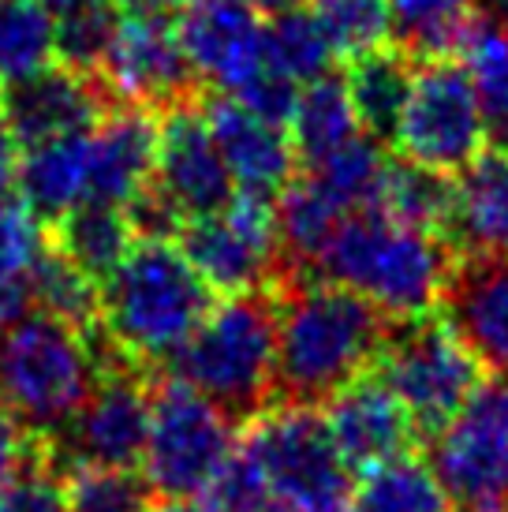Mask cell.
Segmentation results:
<instances>
[{"instance_id": "cell-39", "label": "cell", "mask_w": 508, "mask_h": 512, "mask_svg": "<svg viewBox=\"0 0 508 512\" xmlns=\"http://www.w3.org/2000/svg\"><path fill=\"white\" fill-rule=\"evenodd\" d=\"M127 225L135 232V243H172L180 240L187 217L172 206V199L150 180L135 199L124 206Z\"/></svg>"}, {"instance_id": "cell-48", "label": "cell", "mask_w": 508, "mask_h": 512, "mask_svg": "<svg viewBox=\"0 0 508 512\" xmlns=\"http://www.w3.org/2000/svg\"><path fill=\"white\" fill-rule=\"evenodd\" d=\"M266 512H296V509H284V505H277V501H273V505H269Z\"/></svg>"}, {"instance_id": "cell-3", "label": "cell", "mask_w": 508, "mask_h": 512, "mask_svg": "<svg viewBox=\"0 0 508 512\" xmlns=\"http://www.w3.org/2000/svg\"><path fill=\"white\" fill-rule=\"evenodd\" d=\"M213 307V288L176 243H135L101 285V333L150 370L169 363Z\"/></svg>"}, {"instance_id": "cell-2", "label": "cell", "mask_w": 508, "mask_h": 512, "mask_svg": "<svg viewBox=\"0 0 508 512\" xmlns=\"http://www.w3.org/2000/svg\"><path fill=\"white\" fill-rule=\"evenodd\" d=\"M456 266L438 232L400 225L378 210H355L337 225L314 262V281L352 288L389 322L423 318L441 299Z\"/></svg>"}, {"instance_id": "cell-1", "label": "cell", "mask_w": 508, "mask_h": 512, "mask_svg": "<svg viewBox=\"0 0 508 512\" xmlns=\"http://www.w3.org/2000/svg\"><path fill=\"white\" fill-rule=\"evenodd\" d=\"M277 292V378L273 404L325 408L340 389L374 370L389 318L352 288L284 277Z\"/></svg>"}, {"instance_id": "cell-32", "label": "cell", "mask_w": 508, "mask_h": 512, "mask_svg": "<svg viewBox=\"0 0 508 512\" xmlns=\"http://www.w3.org/2000/svg\"><path fill=\"white\" fill-rule=\"evenodd\" d=\"M57 60V19L38 0H0V86L45 72Z\"/></svg>"}, {"instance_id": "cell-45", "label": "cell", "mask_w": 508, "mask_h": 512, "mask_svg": "<svg viewBox=\"0 0 508 512\" xmlns=\"http://www.w3.org/2000/svg\"><path fill=\"white\" fill-rule=\"evenodd\" d=\"M475 12L486 15V19H494L497 27L508 30V0H475Z\"/></svg>"}, {"instance_id": "cell-46", "label": "cell", "mask_w": 508, "mask_h": 512, "mask_svg": "<svg viewBox=\"0 0 508 512\" xmlns=\"http://www.w3.org/2000/svg\"><path fill=\"white\" fill-rule=\"evenodd\" d=\"M154 512H210V509L195 498H169L161 501V505H154Z\"/></svg>"}, {"instance_id": "cell-29", "label": "cell", "mask_w": 508, "mask_h": 512, "mask_svg": "<svg viewBox=\"0 0 508 512\" xmlns=\"http://www.w3.org/2000/svg\"><path fill=\"white\" fill-rule=\"evenodd\" d=\"M333 60L337 53L325 38L314 8H288L266 23V68L292 86H307L329 75Z\"/></svg>"}, {"instance_id": "cell-20", "label": "cell", "mask_w": 508, "mask_h": 512, "mask_svg": "<svg viewBox=\"0 0 508 512\" xmlns=\"http://www.w3.org/2000/svg\"><path fill=\"white\" fill-rule=\"evenodd\" d=\"M445 243L456 258H508V150H482L456 172Z\"/></svg>"}, {"instance_id": "cell-17", "label": "cell", "mask_w": 508, "mask_h": 512, "mask_svg": "<svg viewBox=\"0 0 508 512\" xmlns=\"http://www.w3.org/2000/svg\"><path fill=\"white\" fill-rule=\"evenodd\" d=\"M325 423L352 471H367L411 456L415 441H423L408 408L374 370L348 382L325 404Z\"/></svg>"}, {"instance_id": "cell-22", "label": "cell", "mask_w": 508, "mask_h": 512, "mask_svg": "<svg viewBox=\"0 0 508 512\" xmlns=\"http://www.w3.org/2000/svg\"><path fill=\"white\" fill-rule=\"evenodd\" d=\"M19 199L27 202L38 221L57 225L90 195V131L64 135L23 150L15 169Z\"/></svg>"}, {"instance_id": "cell-11", "label": "cell", "mask_w": 508, "mask_h": 512, "mask_svg": "<svg viewBox=\"0 0 508 512\" xmlns=\"http://www.w3.org/2000/svg\"><path fill=\"white\" fill-rule=\"evenodd\" d=\"M154 415V382L146 367L120 359L101 370L98 389L64 434L45 445V464L57 471L75 468H135L142 464Z\"/></svg>"}, {"instance_id": "cell-49", "label": "cell", "mask_w": 508, "mask_h": 512, "mask_svg": "<svg viewBox=\"0 0 508 512\" xmlns=\"http://www.w3.org/2000/svg\"><path fill=\"white\" fill-rule=\"evenodd\" d=\"M176 4H187V0H176Z\"/></svg>"}, {"instance_id": "cell-31", "label": "cell", "mask_w": 508, "mask_h": 512, "mask_svg": "<svg viewBox=\"0 0 508 512\" xmlns=\"http://www.w3.org/2000/svg\"><path fill=\"white\" fill-rule=\"evenodd\" d=\"M385 161H389L385 146L363 131V135H355L348 146H340L337 154H329L325 161H318V165H307L303 176H307L337 210L355 214V210H370V206H374Z\"/></svg>"}, {"instance_id": "cell-24", "label": "cell", "mask_w": 508, "mask_h": 512, "mask_svg": "<svg viewBox=\"0 0 508 512\" xmlns=\"http://www.w3.org/2000/svg\"><path fill=\"white\" fill-rule=\"evenodd\" d=\"M53 247L101 288L131 255L135 232L127 225L124 206L79 202L53 225Z\"/></svg>"}, {"instance_id": "cell-4", "label": "cell", "mask_w": 508, "mask_h": 512, "mask_svg": "<svg viewBox=\"0 0 508 512\" xmlns=\"http://www.w3.org/2000/svg\"><path fill=\"white\" fill-rule=\"evenodd\" d=\"M169 374L217 404L232 423H251L273 408L277 292L258 288L221 299L169 359Z\"/></svg>"}, {"instance_id": "cell-19", "label": "cell", "mask_w": 508, "mask_h": 512, "mask_svg": "<svg viewBox=\"0 0 508 512\" xmlns=\"http://www.w3.org/2000/svg\"><path fill=\"white\" fill-rule=\"evenodd\" d=\"M441 303L482 367L508 378V258H456Z\"/></svg>"}, {"instance_id": "cell-7", "label": "cell", "mask_w": 508, "mask_h": 512, "mask_svg": "<svg viewBox=\"0 0 508 512\" xmlns=\"http://www.w3.org/2000/svg\"><path fill=\"white\" fill-rule=\"evenodd\" d=\"M243 449L284 509L337 512L352 494V468L344 464L318 408L273 404L251 419Z\"/></svg>"}, {"instance_id": "cell-38", "label": "cell", "mask_w": 508, "mask_h": 512, "mask_svg": "<svg viewBox=\"0 0 508 512\" xmlns=\"http://www.w3.org/2000/svg\"><path fill=\"white\" fill-rule=\"evenodd\" d=\"M45 251L42 221L19 195H0V281H27Z\"/></svg>"}, {"instance_id": "cell-30", "label": "cell", "mask_w": 508, "mask_h": 512, "mask_svg": "<svg viewBox=\"0 0 508 512\" xmlns=\"http://www.w3.org/2000/svg\"><path fill=\"white\" fill-rule=\"evenodd\" d=\"M27 281L34 311L53 314V318L83 329V333L101 329V288L79 266H71L53 243H45V251L38 255Z\"/></svg>"}, {"instance_id": "cell-27", "label": "cell", "mask_w": 508, "mask_h": 512, "mask_svg": "<svg viewBox=\"0 0 508 512\" xmlns=\"http://www.w3.org/2000/svg\"><path fill=\"white\" fill-rule=\"evenodd\" d=\"M370 210L393 217L400 225L438 232L441 240H445V225H449L452 210V180L445 172L423 169V165H415L408 157L389 154Z\"/></svg>"}, {"instance_id": "cell-42", "label": "cell", "mask_w": 508, "mask_h": 512, "mask_svg": "<svg viewBox=\"0 0 508 512\" xmlns=\"http://www.w3.org/2000/svg\"><path fill=\"white\" fill-rule=\"evenodd\" d=\"M15 139L12 131L4 128V120H0V195H12V184H15V169H19V157H15Z\"/></svg>"}, {"instance_id": "cell-8", "label": "cell", "mask_w": 508, "mask_h": 512, "mask_svg": "<svg viewBox=\"0 0 508 512\" xmlns=\"http://www.w3.org/2000/svg\"><path fill=\"white\" fill-rule=\"evenodd\" d=\"M452 512H508V378L482 382L426 449Z\"/></svg>"}, {"instance_id": "cell-25", "label": "cell", "mask_w": 508, "mask_h": 512, "mask_svg": "<svg viewBox=\"0 0 508 512\" xmlns=\"http://www.w3.org/2000/svg\"><path fill=\"white\" fill-rule=\"evenodd\" d=\"M344 79H348L359 128L381 146L396 143L400 116H404L411 79H415V60L404 49H378V53L352 60Z\"/></svg>"}, {"instance_id": "cell-43", "label": "cell", "mask_w": 508, "mask_h": 512, "mask_svg": "<svg viewBox=\"0 0 508 512\" xmlns=\"http://www.w3.org/2000/svg\"><path fill=\"white\" fill-rule=\"evenodd\" d=\"M120 15H172L176 0H113Z\"/></svg>"}, {"instance_id": "cell-9", "label": "cell", "mask_w": 508, "mask_h": 512, "mask_svg": "<svg viewBox=\"0 0 508 512\" xmlns=\"http://www.w3.org/2000/svg\"><path fill=\"white\" fill-rule=\"evenodd\" d=\"M236 449V423L180 378L154 385L142 475L165 498H195Z\"/></svg>"}, {"instance_id": "cell-23", "label": "cell", "mask_w": 508, "mask_h": 512, "mask_svg": "<svg viewBox=\"0 0 508 512\" xmlns=\"http://www.w3.org/2000/svg\"><path fill=\"white\" fill-rule=\"evenodd\" d=\"M355 135H363V128H359L344 72H329L314 83L299 86L296 109L288 120V139L296 146L303 169L337 154L340 146H348Z\"/></svg>"}, {"instance_id": "cell-18", "label": "cell", "mask_w": 508, "mask_h": 512, "mask_svg": "<svg viewBox=\"0 0 508 512\" xmlns=\"http://www.w3.org/2000/svg\"><path fill=\"white\" fill-rule=\"evenodd\" d=\"M202 116H206L213 143L232 172L236 191L273 202L281 199L284 187L299 176V157L288 131L281 124L254 116L247 105H240L228 94L202 98Z\"/></svg>"}, {"instance_id": "cell-26", "label": "cell", "mask_w": 508, "mask_h": 512, "mask_svg": "<svg viewBox=\"0 0 508 512\" xmlns=\"http://www.w3.org/2000/svg\"><path fill=\"white\" fill-rule=\"evenodd\" d=\"M456 60L471 72L486 120V139H494L497 150H508V30L471 12L460 34Z\"/></svg>"}, {"instance_id": "cell-12", "label": "cell", "mask_w": 508, "mask_h": 512, "mask_svg": "<svg viewBox=\"0 0 508 512\" xmlns=\"http://www.w3.org/2000/svg\"><path fill=\"white\" fill-rule=\"evenodd\" d=\"M176 247L221 296L273 288L284 270L277 202L236 191L221 214L187 221Z\"/></svg>"}, {"instance_id": "cell-41", "label": "cell", "mask_w": 508, "mask_h": 512, "mask_svg": "<svg viewBox=\"0 0 508 512\" xmlns=\"http://www.w3.org/2000/svg\"><path fill=\"white\" fill-rule=\"evenodd\" d=\"M34 464H45V445L30 438L27 430L19 427V419L0 404V486L12 483L15 475H23Z\"/></svg>"}, {"instance_id": "cell-37", "label": "cell", "mask_w": 508, "mask_h": 512, "mask_svg": "<svg viewBox=\"0 0 508 512\" xmlns=\"http://www.w3.org/2000/svg\"><path fill=\"white\" fill-rule=\"evenodd\" d=\"M202 505L210 512H266L273 505V494H269L266 479L251 460V453L232 449V456L217 468V475L202 490Z\"/></svg>"}, {"instance_id": "cell-34", "label": "cell", "mask_w": 508, "mask_h": 512, "mask_svg": "<svg viewBox=\"0 0 508 512\" xmlns=\"http://www.w3.org/2000/svg\"><path fill=\"white\" fill-rule=\"evenodd\" d=\"M314 15L337 57L359 60L393 38L389 0H314Z\"/></svg>"}, {"instance_id": "cell-16", "label": "cell", "mask_w": 508, "mask_h": 512, "mask_svg": "<svg viewBox=\"0 0 508 512\" xmlns=\"http://www.w3.org/2000/svg\"><path fill=\"white\" fill-rule=\"evenodd\" d=\"M176 27L195 75L228 98L266 72V23L251 0H187Z\"/></svg>"}, {"instance_id": "cell-44", "label": "cell", "mask_w": 508, "mask_h": 512, "mask_svg": "<svg viewBox=\"0 0 508 512\" xmlns=\"http://www.w3.org/2000/svg\"><path fill=\"white\" fill-rule=\"evenodd\" d=\"M45 12L60 19V15H71V12H83V8H94V4H105V0H38Z\"/></svg>"}, {"instance_id": "cell-13", "label": "cell", "mask_w": 508, "mask_h": 512, "mask_svg": "<svg viewBox=\"0 0 508 512\" xmlns=\"http://www.w3.org/2000/svg\"><path fill=\"white\" fill-rule=\"evenodd\" d=\"M98 79L116 105L150 113L198 101V75L180 42L176 15H124Z\"/></svg>"}, {"instance_id": "cell-15", "label": "cell", "mask_w": 508, "mask_h": 512, "mask_svg": "<svg viewBox=\"0 0 508 512\" xmlns=\"http://www.w3.org/2000/svg\"><path fill=\"white\" fill-rule=\"evenodd\" d=\"M113 109L116 101L101 79L71 72L64 64H49L45 72L0 86V120L23 150L94 131Z\"/></svg>"}, {"instance_id": "cell-28", "label": "cell", "mask_w": 508, "mask_h": 512, "mask_svg": "<svg viewBox=\"0 0 508 512\" xmlns=\"http://www.w3.org/2000/svg\"><path fill=\"white\" fill-rule=\"evenodd\" d=\"M337 512H452L430 464L400 456L367 468Z\"/></svg>"}, {"instance_id": "cell-36", "label": "cell", "mask_w": 508, "mask_h": 512, "mask_svg": "<svg viewBox=\"0 0 508 512\" xmlns=\"http://www.w3.org/2000/svg\"><path fill=\"white\" fill-rule=\"evenodd\" d=\"M124 15L116 12L113 0L83 8V12H71L57 19V64L71 68L79 75H94L98 79L101 64L109 57V49L116 42V30H120Z\"/></svg>"}, {"instance_id": "cell-6", "label": "cell", "mask_w": 508, "mask_h": 512, "mask_svg": "<svg viewBox=\"0 0 508 512\" xmlns=\"http://www.w3.org/2000/svg\"><path fill=\"white\" fill-rule=\"evenodd\" d=\"M374 374L400 397L423 441L449 427L452 415L486 382L479 356L434 314L393 322Z\"/></svg>"}, {"instance_id": "cell-14", "label": "cell", "mask_w": 508, "mask_h": 512, "mask_svg": "<svg viewBox=\"0 0 508 512\" xmlns=\"http://www.w3.org/2000/svg\"><path fill=\"white\" fill-rule=\"evenodd\" d=\"M157 116L161 120H157L154 184L169 195L172 206L187 221L221 214L236 199V184L202 116V98L172 105Z\"/></svg>"}, {"instance_id": "cell-35", "label": "cell", "mask_w": 508, "mask_h": 512, "mask_svg": "<svg viewBox=\"0 0 508 512\" xmlns=\"http://www.w3.org/2000/svg\"><path fill=\"white\" fill-rule=\"evenodd\" d=\"M68 512H154V486L135 468L68 471Z\"/></svg>"}, {"instance_id": "cell-21", "label": "cell", "mask_w": 508, "mask_h": 512, "mask_svg": "<svg viewBox=\"0 0 508 512\" xmlns=\"http://www.w3.org/2000/svg\"><path fill=\"white\" fill-rule=\"evenodd\" d=\"M157 165V113L116 105L90 131V195L86 202L127 206L150 184Z\"/></svg>"}, {"instance_id": "cell-5", "label": "cell", "mask_w": 508, "mask_h": 512, "mask_svg": "<svg viewBox=\"0 0 508 512\" xmlns=\"http://www.w3.org/2000/svg\"><path fill=\"white\" fill-rule=\"evenodd\" d=\"M98 382L101 363L94 333H83L45 311H27L0 329V404L30 438H60Z\"/></svg>"}, {"instance_id": "cell-10", "label": "cell", "mask_w": 508, "mask_h": 512, "mask_svg": "<svg viewBox=\"0 0 508 512\" xmlns=\"http://www.w3.org/2000/svg\"><path fill=\"white\" fill-rule=\"evenodd\" d=\"M486 120L471 72L456 57L415 60L411 94L400 116L396 146L423 169L456 176L482 154Z\"/></svg>"}, {"instance_id": "cell-47", "label": "cell", "mask_w": 508, "mask_h": 512, "mask_svg": "<svg viewBox=\"0 0 508 512\" xmlns=\"http://www.w3.org/2000/svg\"><path fill=\"white\" fill-rule=\"evenodd\" d=\"M258 12H269V15H277V12H288V8H307V4H314V0H251Z\"/></svg>"}, {"instance_id": "cell-40", "label": "cell", "mask_w": 508, "mask_h": 512, "mask_svg": "<svg viewBox=\"0 0 508 512\" xmlns=\"http://www.w3.org/2000/svg\"><path fill=\"white\" fill-rule=\"evenodd\" d=\"M0 512H68V494L49 464H34L0 486Z\"/></svg>"}, {"instance_id": "cell-33", "label": "cell", "mask_w": 508, "mask_h": 512, "mask_svg": "<svg viewBox=\"0 0 508 512\" xmlns=\"http://www.w3.org/2000/svg\"><path fill=\"white\" fill-rule=\"evenodd\" d=\"M396 49L411 60L456 57L471 8L467 0H389Z\"/></svg>"}]
</instances>
